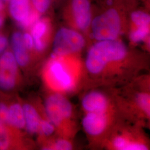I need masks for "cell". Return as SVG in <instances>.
Masks as SVG:
<instances>
[{
  "mask_svg": "<svg viewBox=\"0 0 150 150\" xmlns=\"http://www.w3.org/2000/svg\"><path fill=\"white\" fill-rule=\"evenodd\" d=\"M126 54V48L123 43L114 40L102 41L90 49L86 59V67L91 73L97 74L107 62L122 59Z\"/></svg>",
  "mask_w": 150,
  "mask_h": 150,
  "instance_id": "6da1fadb",
  "label": "cell"
},
{
  "mask_svg": "<svg viewBox=\"0 0 150 150\" xmlns=\"http://www.w3.org/2000/svg\"><path fill=\"white\" fill-rule=\"evenodd\" d=\"M120 28V18L118 13L114 9L109 10L97 16L92 23L93 36L99 41L115 40Z\"/></svg>",
  "mask_w": 150,
  "mask_h": 150,
  "instance_id": "7a4b0ae2",
  "label": "cell"
},
{
  "mask_svg": "<svg viewBox=\"0 0 150 150\" xmlns=\"http://www.w3.org/2000/svg\"><path fill=\"white\" fill-rule=\"evenodd\" d=\"M6 10L11 19L22 28L31 27L39 19L38 12L31 10L30 0H9Z\"/></svg>",
  "mask_w": 150,
  "mask_h": 150,
  "instance_id": "3957f363",
  "label": "cell"
},
{
  "mask_svg": "<svg viewBox=\"0 0 150 150\" xmlns=\"http://www.w3.org/2000/svg\"><path fill=\"white\" fill-rule=\"evenodd\" d=\"M85 45V40L77 32L67 28H61L54 38L53 45L54 54L64 55L76 52Z\"/></svg>",
  "mask_w": 150,
  "mask_h": 150,
  "instance_id": "277c9868",
  "label": "cell"
},
{
  "mask_svg": "<svg viewBox=\"0 0 150 150\" xmlns=\"http://www.w3.org/2000/svg\"><path fill=\"white\" fill-rule=\"evenodd\" d=\"M45 111L50 122L58 126L64 119L71 116L72 106L63 96L59 94H54L46 100Z\"/></svg>",
  "mask_w": 150,
  "mask_h": 150,
  "instance_id": "5b68a950",
  "label": "cell"
},
{
  "mask_svg": "<svg viewBox=\"0 0 150 150\" xmlns=\"http://www.w3.org/2000/svg\"><path fill=\"white\" fill-rule=\"evenodd\" d=\"M20 130L0 121V150L20 149Z\"/></svg>",
  "mask_w": 150,
  "mask_h": 150,
  "instance_id": "8992f818",
  "label": "cell"
},
{
  "mask_svg": "<svg viewBox=\"0 0 150 150\" xmlns=\"http://www.w3.org/2000/svg\"><path fill=\"white\" fill-rule=\"evenodd\" d=\"M11 50L18 66L24 67L29 63L28 50L25 44L23 33L18 30H14L11 34Z\"/></svg>",
  "mask_w": 150,
  "mask_h": 150,
  "instance_id": "52a82bcc",
  "label": "cell"
},
{
  "mask_svg": "<svg viewBox=\"0 0 150 150\" xmlns=\"http://www.w3.org/2000/svg\"><path fill=\"white\" fill-rule=\"evenodd\" d=\"M106 117L102 112L88 113L83 120V126L86 132L91 135L102 133L106 126Z\"/></svg>",
  "mask_w": 150,
  "mask_h": 150,
  "instance_id": "ba28073f",
  "label": "cell"
},
{
  "mask_svg": "<svg viewBox=\"0 0 150 150\" xmlns=\"http://www.w3.org/2000/svg\"><path fill=\"white\" fill-rule=\"evenodd\" d=\"M72 7L78 26L82 30L86 29L91 21L90 5L88 0H73Z\"/></svg>",
  "mask_w": 150,
  "mask_h": 150,
  "instance_id": "9c48e42d",
  "label": "cell"
},
{
  "mask_svg": "<svg viewBox=\"0 0 150 150\" xmlns=\"http://www.w3.org/2000/svg\"><path fill=\"white\" fill-rule=\"evenodd\" d=\"M106 98L102 93L93 92L87 95L82 101L83 108L89 112H103L107 107Z\"/></svg>",
  "mask_w": 150,
  "mask_h": 150,
  "instance_id": "30bf717a",
  "label": "cell"
},
{
  "mask_svg": "<svg viewBox=\"0 0 150 150\" xmlns=\"http://www.w3.org/2000/svg\"><path fill=\"white\" fill-rule=\"evenodd\" d=\"M8 124L19 130L25 127L24 112L21 105L19 102L12 101L8 102Z\"/></svg>",
  "mask_w": 150,
  "mask_h": 150,
  "instance_id": "8fae6325",
  "label": "cell"
},
{
  "mask_svg": "<svg viewBox=\"0 0 150 150\" xmlns=\"http://www.w3.org/2000/svg\"><path fill=\"white\" fill-rule=\"evenodd\" d=\"M25 120V127L30 134H35L40 129L41 119L38 111L31 105L25 103L22 105Z\"/></svg>",
  "mask_w": 150,
  "mask_h": 150,
  "instance_id": "7c38bea8",
  "label": "cell"
},
{
  "mask_svg": "<svg viewBox=\"0 0 150 150\" xmlns=\"http://www.w3.org/2000/svg\"><path fill=\"white\" fill-rule=\"evenodd\" d=\"M48 29L47 23L45 20H38L32 26V36L34 47L38 51H42L45 48L43 37Z\"/></svg>",
  "mask_w": 150,
  "mask_h": 150,
  "instance_id": "4fadbf2b",
  "label": "cell"
},
{
  "mask_svg": "<svg viewBox=\"0 0 150 150\" xmlns=\"http://www.w3.org/2000/svg\"><path fill=\"white\" fill-rule=\"evenodd\" d=\"M50 70L54 78L62 86L66 88L71 86V79L69 75L64 71L62 66L58 62H54L51 64Z\"/></svg>",
  "mask_w": 150,
  "mask_h": 150,
  "instance_id": "5bb4252c",
  "label": "cell"
},
{
  "mask_svg": "<svg viewBox=\"0 0 150 150\" xmlns=\"http://www.w3.org/2000/svg\"><path fill=\"white\" fill-rule=\"evenodd\" d=\"M18 76L4 70H0V91L8 92L16 88Z\"/></svg>",
  "mask_w": 150,
  "mask_h": 150,
  "instance_id": "9a60e30c",
  "label": "cell"
},
{
  "mask_svg": "<svg viewBox=\"0 0 150 150\" xmlns=\"http://www.w3.org/2000/svg\"><path fill=\"white\" fill-rule=\"evenodd\" d=\"M132 20L138 27H147L150 25V16L141 11H136L131 15Z\"/></svg>",
  "mask_w": 150,
  "mask_h": 150,
  "instance_id": "2e32d148",
  "label": "cell"
},
{
  "mask_svg": "<svg viewBox=\"0 0 150 150\" xmlns=\"http://www.w3.org/2000/svg\"><path fill=\"white\" fill-rule=\"evenodd\" d=\"M149 32V26L138 27V28L130 35L131 40L134 42H139L143 40Z\"/></svg>",
  "mask_w": 150,
  "mask_h": 150,
  "instance_id": "e0dca14e",
  "label": "cell"
},
{
  "mask_svg": "<svg viewBox=\"0 0 150 150\" xmlns=\"http://www.w3.org/2000/svg\"><path fill=\"white\" fill-rule=\"evenodd\" d=\"M137 101L141 108L150 116V96L146 93H141L137 96Z\"/></svg>",
  "mask_w": 150,
  "mask_h": 150,
  "instance_id": "ac0fdd59",
  "label": "cell"
},
{
  "mask_svg": "<svg viewBox=\"0 0 150 150\" xmlns=\"http://www.w3.org/2000/svg\"><path fill=\"white\" fill-rule=\"evenodd\" d=\"M35 10L39 13H43L47 10L50 5L51 0H31Z\"/></svg>",
  "mask_w": 150,
  "mask_h": 150,
  "instance_id": "d6986e66",
  "label": "cell"
},
{
  "mask_svg": "<svg viewBox=\"0 0 150 150\" xmlns=\"http://www.w3.org/2000/svg\"><path fill=\"white\" fill-rule=\"evenodd\" d=\"M8 102L5 101H0V121L8 123Z\"/></svg>",
  "mask_w": 150,
  "mask_h": 150,
  "instance_id": "ffe728a7",
  "label": "cell"
},
{
  "mask_svg": "<svg viewBox=\"0 0 150 150\" xmlns=\"http://www.w3.org/2000/svg\"><path fill=\"white\" fill-rule=\"evenodd\" d=\"M40 129H41L42 133L46 136L51 135L54 132V126L51 122H50L46 120L41 121Z\"/></svg>",
  "mask_w": 150,
  "mask_h": 150,
  "instance_id": "44dd1931",
  "label": "cell"
},
{
  "mask_svg": "<svg viewBox=\"0 0 150 150\" xmlns=\"http://www.w3.org/2000/svg\"><path fill=\"white\" fill-rule=\"evenodd\" d=\"M55 148L56 150H72V146L69 141L60 139L55 144Z\"/></svg>",
  "mask_w": 150,
  "mask_h": 150,
  "instance_id": "7402d4cb",
  "label": "cell"
},
{
  "mask_svg": "<svg viewBox=\"0 0 150 150\" xmlns=\"http://www.w3.org/2000/svg\"><path fill=\"white\" fill-rule=\"evenodd\" d=\"M23 38L25 44L28 51L32 50V48L34 47V43L31 35L27 32L24 33H23Z\"/></svg>",
  "mask_w": 150,
  "mask_h": 150,
  "instance_id": "603a6c76",
  "label": "cell"
},
{
  "mask_svg": "<svg viewBox=\"0 0 150 150\" xmlns=\"http://www.w3.org/2000/svg\"><path fill=\"white\" fill-rule=\"evenodd\" d=\"M147 148L145 145L139 144H130L126 145L123 150H147Z\"/></svg>",
  "mask_w": 150,
  "mask_h": 150,
  "instance_id": "cb8c5ba5",
  "label": "cell"
},
{
  "mask_svg": "<svg viewBox=\"0 0 150 150\" xmlns=\"http://www.w3.org/2000/svg\"><path fill=\"white\" fill-rule=\"evenodd\" d=\"M126 145V141L122 137H117L114 141V145L118 150H123Z\"/></svg>",
  "mask_w": 150,
  "mask_h": 150,
  "instance_id": "d4e9b609",
  "label": "cell"
},
{
  "mask_svg": "<svg viewBox=\"0 0 150 150\" xmlns=\"http://www.w3.org/2000/svg\"><path fill=\"white\" fill-rule=\"evenodd\" d=\"M0 12L7 13L6 5L2 0H0Z\"/></svg>",
  "mask_w": 150,
  "mask_h": 150,
  "instance_id": "484cf974",
  "label": "cell"
},
{
  "mask_svg": "<svg viewBox=\"0 0 150 150\" xmlns=\"http://www.w3.org/2000/svg\"><path fill=\"white\" fill-rule=\"evenodd\" d=\"M6 15H7V13H5L0 12V29H1V28L2 27L4 24Z\"/></svg>",
  "mask_w": 150,
  "mask_h": 150,
  "instance_id": "4316f807",
  "label": "cell"
},
{
  "mask_svg": "<svg viewBox=\"0 0 150 150\" xmlns=\"http://www.w3.org/2000/svg\"><path fill=\"white\" fill-rule=\"evenodd\" d=\"M6 4H6L8 2V1H9V0H2Z\"/></svg>",
  "mask_w": 150,
  "mask_h": 150,
  "instance_id": "83f0119b",
  "label": "cell"
}]
</instances>
